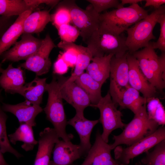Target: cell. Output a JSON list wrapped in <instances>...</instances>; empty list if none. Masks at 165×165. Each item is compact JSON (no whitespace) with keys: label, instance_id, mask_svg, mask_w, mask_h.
<instances>
[{"label":"cell","instance_id":"9a60e30c","mask_svg":"<svg viewBox=\"0 0 165 165\" xmlns=\"http://www.w3.org/2000/svg\"><path fill=\"white\" fill-rule=\"evenodd\" d=\"M108 91L116 106L119 105L122 109H129L134 114L147 102V99L141 96L139 92L129 84L121 90H109Z\"/></svg>","mask_w":165,"mask_h":165},{"label":"cell","instance_id":"ac0fdd59","mask_svg":"<svg viewBox=\"0 0 165 165\" xmlns=\"http://www.w3.org/2000/svg\"><path fill=\"white\" fill-rule=\"evenodd\" d=\"M99 122L98 119L90 120L83 115H75L67 121V124L73 127L80 139L79 151L82 156L86 155L92 146L90 142L91 133L95 126Z\"/></svg>","mask_w":165,"mask_h":165},{"label":"cell","instance_id":"ba28073f","mask_svg":"<svg viewBox=\"0 0 165 165\" xmlns=\"http://www.w3.org/2000/svg\"><path fill=\"white\" fill-rule=\"evenodd\" d=\"M165 139V127L161 126L153 133L126 148L119 145L115 148V159L120 163L127 165L134 158L148 151Z\"/></svg>","mask_w":165,"mask_h":165},{"label":"cell","instance_id":"4fadbf2b","mask_svg":"<svg viewBox=\"0 0 165 165\" xmlns=\"http://www.w3.org/2000/svg\"><path fill=\"white\" fill-rule=\"evenodd\" d=\"M110 144L102 139L99 130L96 134L95 142L80 165H119L112 157Z\"/></svg>","mask_w":165,"mask_h":165},{"label":"cell","instance_id":"836d02e7","mask_svg":"<svg viewBox=\"0 0 165 165\" xmlns=\"http://www.w3.org/2000/svg\"><path fill=\"white\" fill-rule=\"evenodd\" d=\"M57 29L62 41L74 42L80 36L79 32L77 28L70 24L62 25Z\"/></svg>","mask_w":165,"mask_h":165},{"label":"cell","instance_id":"60d3db41","mask_svg":"<svg viewBox=\"0 0 165 165\" xmlns=\"http://www.w3.org/2000/svg\"><path fill=\"white\" fill-rule=\"evenodd\" d=\"M144 7L152 6L153 7L154 9L159 8L163 5L165 3V0H146Z\"/></svg>","mask_w":165,"mask_h":165},{"label":"cell","instance_id":"d590c367","mask_svg":"<svg viewBox=\"0 0 165 165\" xmlns=\"http://www.w3.org/2000/svg\"><path fill=\"white\" fill-rule=\"evenodd\" d=\"M157 23L160 25V35L156 42H152V47L154 49H158L165 52V13L160 16Z\"/></svg>","mask_w":165,"mask_h":165},{"label":"cell","instance_id":"d6986e66","mask_svg":"<svg viewBox=\"0 0 165 165\" xmlns=\"http://www.w3.org/2000/svg\"><path fill=\"white\" fill-rule=\"evenodd\" d=\"M52 154L53 159L49 165H71L82 157L79 145L63 140L55 144Z\"/></svg>","mask_w":165,"mask_h":165},{"label":"cell","instance_id":"d6a6232c","mask_svg":"<svg viewBox=\"0 0 165 165\" xmlns=\"http://www.w3.org/2000/svg\"><path fill=\"white\" fill-rule=\"evenodd\" d=\"M51 22L56 28L62 25L71 23L69 9L60 3L55 12L51 15Z\"/></svg>","mask_w":165,"mask_h":165},{"label":"cell","instance_id":"44dd1931","mask_svg":"<svg viewBox=\"0 0 165 165\" xmlns=\"http://www.w3.org/2000/svg\"><path fill=\"white\" fill-rule=\"evenodd\" d=\"M57 46L64 51L68 49H73L77 53V61L74 72L69 77H67L68 81L74 82L78 77L84 72L91 61L93 56L87 47L77 45L74 42L61 41Z\"/></svg>","mask_w":165,"mask_h":165},{"label":"cell","instance_id":"1f68e13d","mask_svg":"<svg viewBox=\"0 0 165 165\" xmlns=\"http://www.w3.org/2000/svg\"><path fill=\"white\" fill-rule=\"evenodd\" d=\"M151 152H146L141 163L145 165H165V139L156 145Z\"/></svg>","mask_w":165,"mask_h":165},{"label":"cell","instance_id":"f546056e","mask_svg":"<svg viewBox=\"0 0 165 165\" xmlns=\"http://www.w3.org/2000/svg\"><path fill=\"white\" fill-rule=\"evenodd\" d=\"M8 116L2 110L0 103V148L3 154L9 152L19 159L23 156L10 144L7 134L6 122Z\"/></svg>","mask_w":165,"mask_h":165},{"label":"cell","instance_id":"7c38bea8","mask_svg":"<svg viewBox=\"0 0 165 165\" xmlns=\"http://www.w3.org/2000/svg\"><path fill=\"white\" fill-rule=\"evenodd\" d=\"M42 40L43 39L35 37L32 34L23 33L20 41L0 56L1 63L26 61L39 49Z\"/></svg>","mask_w":165,"mask_h":165},{"label":"cell","instance_id":"8992f818","mask_svg":"<svg viewBox=\"0 0 165 165\" xmlns=\"http://www.w3.org/2000/svg\"><path fill=\"white\" fill-rule=\"evenodd\" d=\"M164 13L165 7L163 5L126 30L127 35L125 44L128 52L132 53L140 48L147 47L151 40L156 38L153 30L159 18Z\"/></svg>","mask_w":165,"mask_h":165},{"label":"cell","instance_id":"6da1fadb","mask_svg":"<svg viewBox=\"0 0 165 165\" xmlns=\"http://www.w3.org/2000/svg\"><path fill=\"white\" fill-rule=\"evenodd\" d=\"M146 105H144L134 114L130 122L125 124L120 134L113 135L114 142L110 144L112 150L122 144L130 146L152 134L159 127L158 123L149 118Z\"/></svg>","mask_w":165,"mask_h":165},{"label":"cell","instance_id":"52a82bcc","mask_svg":"<svg viewBox=\"0 0 165 165\" xmlns=\"http://www.w3.org/2000/svg\"><path fill=\"white\" fill-rule=\"evenodd\" d=\"M69 10L73 25L78 30L85 43L100 26V14L91 5L86 9L80 7L74 0H65L61 3Z\"/></svg>","mask_w":165,"mask_h":165},{"label":"cell","instance_id":"9c48e42d","mask_svg":"<svg viewBox=\"0 0 165 165\" xmlns=\"http://www.w3.org/2000/svg\"><path fill=\"white\" fill-rule=\"evenodd\" d=\"M94 107L100 111V117L98 120L103 128L101 137L108 143L109 136L113 130L119 128L123 129L125 124L122 121L123 114L117 109L108 91Z\"/></svg>","mask_w":165,"mask_h":165},{"label":"cell","instance_id":"8d00e7d4","mask_svg":"<svg viewBox=\"0 0 165 165\" xmlns=\"http://www.w3.org/2000/svg\"><path fill=\"white\" fill-rule=\"evenodd\" d=\"M69 67H75L77 58V53L73 49H68L59 54Z\"/></svg>","mask_w":165,"mask_h":165},{"label":"cell","instance_id":"7bdbcfd3","mask_svg":"<svg viewBox=\"0 0 165 165\" xmlns=\"http://www.w3.org/2000/svg\"><path fill=\"white\" fill-rule=\"evenodd\" d=\"M0 148V165H9L5 160Z\"/></svg>","mask_w":165,"mask_h":165},{"label":"cell","instance_id":"7dc6e473","mask_svg":"<svg viewBox=\"0 0 165 165\" xmlns=\"http://www.w3.org/2000/svg\"><path fill=\"white\" fill-rule=\"evenodd\" d=\"M119 165H127L122 164V163H120Z\"/></svg>","mask_w":165,"mask_h":165},{"label":"cell","instance_id":"2e32d148","mask_svg":"<svg viewBox=\"0 0 165 165\" xmlns=\"http://www.w3.org/2000/svg\"><path fill=\"white\" fill-rule=\"evenodd\" d=\"M59 137L54 128L47 127L39 134L34 165H49L54 145Z\"/></svg>","mask_w":165,"mask_h":165},{"label":"cell","instance_id":"f6af8a7d","mask_svg":"<svg viewBox=\"0 0 165 165\" xmlns=\"http://www.w3.org/2000/svg\"><path fill=\"white\" fill-rule=\"evenodd\" d=\"M4 69H3L2 67V63H0V73H2Z\"/></svg>","mask_w":165,"mask_h":165},{"label":"cell","instance_id":"7402d4cb","mask_svg":"<svg viewBox=\"0 0 165 165\" xmlns=\"http://www.w3.org/2000/svg\"><path fill=\"white\" fill-rule=\"evenodd\" d=\"M24 83L23 71L20 67H13L12 63L4 70L0 75V87L6 93L16 94Z\"/></svg>","mask_w":165,"mask_h":165},{"label":"cell","instance_id":"cb8c5ba5","mask_svg":"<svg viewBox=\"0 0 165 165\" xmlns=\"http://www.w3.org/2000/svg\"><path fill=\"white\" fill-rule=\"evenodd\" d=\"M112 54L101 57H93L86 69V73L93 79L103 85L110 77V63Z\"/></svg>","mask_w":165,"mask_h":165},{"label":"cell","instance_id":"30bf717a","mask_svg":"<svg viewBox=\"0 0 165 165\" xmlns=\"http://www.w3.org/2000/svg\"><path fill=\"white\" fill-rule=\"evenodd\" d=\"M55 75L63 99L75 109L76 114L83 115L84 109L91 105L87 94L75 82L68 81L67 77L61 75Z\"/></svg>","mask_w":165,"mask_h":165},{"label":"cell","instance_id":"f35d334b","mask_svg":"<svg viewBox=\"0 0 165 165\" xmlns=\"http://www.w3.org/2000/svg\"><path fill=\"white\" fill-rule=\"evenodd\" d=\"M30 9L33 10L41 4H45L51 6H54L60 1L58 0H25Z\"/></svg>","mask_w":165,"mask_h":165},{"label":"cell","instance_id":"8fae6325","mask_svg":"<svg viewBox=\"0 0 165 165\" xmlns=\"http://www.w3.org/2000/svg\"><path fill=\"white\" fill-rule=\"evenodd\" d=\"M56 47L50 35L47 34L37 51L18 67L33 72L38 76L47 73L52 65L49 55Z\"/></svg>","mask_w":165,"mask_h":165},{"label":"cell","instance_id":"4316f807","mask_svg":"<svg viewBox=\"0 0 165 165\" xmlns=\"http://www.w3.org/2000/svg\"><path fill=\"white\" fill-rule=\"evenodd\" d=\"M8 136L10 142L15 145L18 141L23 143L21 147L26 152L33 150L38 141L34 138L32 127L25 123L20 124L19 126L13 133Z\"/></svg>","mask_w":165,"mask_h":165},{"label":"cell","instance_id":"7a4b0ae2","mask_svg":"<svg viewBox=\"0 0 165 165\" xmlns=\"http://www.w3.org/2000/svg\"><path fill=\"white\" fill-rule=\"evenodd\" d=\"M148 14V11L138 4L106 11L100 14L99 27L120 35Z\"/></svg>","mask_w":165,"mask_h":165},{"label":"cell","instance_id":"c3c4849f","mask_svg":"<svg viewBox=\"0 0 165 165\" xmlns=\"http://www.w3.org/2000/svg\"><path fill=\"white\" fill-rule=\"evenodd\" d=\"M75 165L73 164V165Z\"/></svg>","mask_w":165,"mask_h":165},{"label":"cell","instance_id":"e0dca14e","mask_svg":"<svg viewBox=\"0 0 165 165\" xmlns=\"http://www.w3.org/2000/svg\"><path fill=\"white\" fill-rule=\"evenodd\" d=\"M1 107L5 112L15 115L20 124L25 123L32 127L36 125V116L43 111L40 105L26 100L16 105L2 103Z\"/></svg>","mask_w":165,"mask_h":165},{"label":"cell","instance_id":"603a6c76","mask_svg":"<svg viewBox=\"0 0 165 165\" xmlns=\"http://www.w3.org/2000/svg\"><path fill=\"white\" fill-rule=\"evenodd\" d=\"M33 10H29L18 16L0 38V56L10 48L23 33L24 20Z\"/></svg>","mask_w":165,"mask_h":165},{"label":"cell","instance_id":"5b68a950","mask_svg":"<svg viewBox=\"0 0 165 165\" xmlns=\"http://www.w3.org/2000/svg\"><path fill=\"white\" fill-rule=\"evenodd\" d=\"M126 37L99 27L85 43L93 57H101L112 54L116 57L125 54L128 49L126 45Z\"/></svg>","mask_w":165,"mask_h":165},{"label":"cell","instance_id":"e575fe53","mask_svg":"<svg viewBox=\"0 0 165 165\" xmlns=\"http://www.w3.org/2000/svg\"><path fill=\"white\" fill-rule=\"evenodd\" d=\"M92 5L95 11L98 13L111 8L118 9L123 7L117 0H87Z\"/></svg>","mask_w":165,"mask_h":165},{"label":"cell","instance_id":"83f0119b","mask_svg":"<svg viewBox=\"0 0 165 165\" xmlns=\"http://www.w3.org/2000/svg\"><path fill=\"white\" fill-rule=\"evenodd\" d=\"M74 82L86 93L90 100L91 106L94 107L102 97L101 88L102 85L84 72L78 77Z\"/></svg>","mask_w":165,"mask_h":165},{"label":"cell","instance_id":"74e56055","mask_svg":"<svg viewBox=\"0 0 165 165\" xmlns=\"http://www.w3.org/2000/svg\"><path fill=\"white\" fill-rule=\"evenodd\" d=\"M68 67L67 64L59 55L57 59L54 63L53 72L57 75H62L68 72Z\"/></svg>","mask_w":165,"mask_h":165},{"label":"cell","instance_id":"277c9868","mask_svg":"<svg viewBox=\"0 0 165 165\" xmlns=\"http://www.w3.org/2000/svg\"><path fill=\"white\" fill-rule=\"evenodd\" d=\"M46 91L48 93L47 104L43 110L46 118L53 125L60 138L65 141L72 139L73 135L66 131L67 121L65 112L63 98L58 83L55 75L49 83H47Z\"/></svg>","mask_w":165,"mask_h":165},{"label":"cell","instance_id":"d4e9b609","mask_svg":"<svg viewBox=\"0 0 165 165\" xmlns=\"http://www.w3.org/2000/svg\"><path fill=\"white\" fill-rule=\"evenodd\" d=\"M47 78H40L36 75L31 81L26 84L16 93L23 96L25 100L40 105L46 91Z\"/></svg>","mask_w":165,"mask_h":165},{"label":"cell","instance_id":"ab89813d","mask_svg":"<svg viewBox=\"0 0 165 165\" xmlns=\"http://www.w3.org/2000/svg\"><path fill=\"white\" fill-rule=\"evenodd\" d=\"M13 16H0V38L14 22Z\"/></svg>","mask_w":165,"mask_h":165},{"label":"cell","instance_id":"bcb514c9","mask_svg":"<svg viewBox=\"0 0 165 165\" xmlns=\"http://www.w3.org/2000/svg\"><path fill=\"white\" fill-rule=\"evenodd\" d=\"M135 165H144L142 164L140 161H139L135 163Z\"/></svg>","mask_w":165,"mask_h":165},{"label":"cell","instance_id":"ffe728a7","mask_svg":"<svg viewBox=\"0 0 165 165\" xmlns=\"http://www.w3.org/2000/svg\"><path fill=\"white\" fill-rule=\"evenodd\" d=\"M127 53L120 57L113 55L111 59L109 89L120 90L126 88L129 85Z\"/></svg>","mask_w":165,"mask_h":165},{"label":"cell","instance_id":"4dcf8cb0","mask_svg":"<svg viewBox=\"0 0 165 165\" xmlns=\"http://www.w3.org/2000/svg\"><path fill=\"white\" fill-rule=\"evenodd\" d=\"M146 107L149 118L156 122L159 126H164L165 110L160 99L155 97L147 99Z\"/></svg>","mask_w":165,"mask_h":165},{"label":"cell","instance_id":"484cf974","mask_svg":"<svg viewBox=\"0 0 165 165\" xmlns=\"http://www.w3.org/2000/svg\"><path fill=\"white\" fill-rule=\"evenodd\" d=\"M50 22L51 14L48 11L39 10L31 13L24 21L23 33L39 34Z\"/></svg>","mask_w":165,"mask_h":165},{"label":"cell","instance_id":"f1b7e54d","mask_svg":"<svg viewBox=\"0 0 165 165\" xmlns=\"http://www.w3.org/2000/svg\"><path fill=\"white\" fill-rule=\"evenodd\" d=\"M29 10L25 0H0V16H19Z\"/></svg>","mask_w":165,"mask_h":165},{"label":"cell","instance_id":"3957f363","mask_svg":"<svg viewBox=\"0 0 165 165\" xmlns=\"http://www.w3.org/2000/svg\"><path fill=\"white\" fill-rule=\"evenodd\" d=\"M131 54L149 82L156 90L162 91L165 87V52H162L159 56L150 42L147 46Z\"/></svg>","mask_w":165,"mask_h":165},{"label":"cell","instance_id":"ee69618b","mask_svg":"<svg viewBox=\"0 0 165 165\" xmlns=\"http://www.w3.org/2000/svg\"><path fill=\"white\" fill-rule=\"evenodd\" d=\"M2 90L0 88V102H2L3 100V97L2 94Z\"/></svg>","mask_w":165,"mask_h":165},{"label":"cell","instance_id":"5bb4252c","mask_svg":"<svg viewBox=\"0 0 165 165\" xmlns=\"http://www.w3.org/2000/svg\"><path fill=\"white\" fill-rule=\"evenodd\" d=\"M127 58L129 67V84L147 99L155 97L156 89L148 81L141 72L138 61L128 51Z\"/></svg>","mask_w":165,"mask_h":165},{"label":"cell","instance_id":"b9f144b4","mask_svg":"<svg viewBox=\"0 0 165 165\" xmlns=\"http://www.w3.org/2000/svg\"><path fill=\"white\" fill-rule=\"evenodd\" d=\"M122 5L124 6L125 4H130L131 5L138 4L139 2H141L144 0H120Z\"/></svg>","mask_w":165,"mask_h":165}]
</instances>
